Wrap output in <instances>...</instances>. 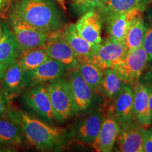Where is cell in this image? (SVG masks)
<instances>
[{
  "instance_id": "obj_25",
  "label": "cell",
  "mask_w": 152,
  "mask_h": 152,
  "mask_svg": "<svg viewBox=\"0 0 152 152\" xmlns=\"http://www.w3.org/2000/svg\"><path fill=\"white\" fill-rule=\"evenodd\" d=\"M145 24L143 12H140L134 16L123 43L128 51L134 50L143 46Z\"/></svg>"
},
{
  "instance_id": "obj_22",
  "label": "cell",
  "mask_w": 152,
  "mask_h": 152,
  "mask_svg": "<svg viewBox=\"0 0 152 152\" xmlns=\"http://www.w3.org/2000/svg\"><path fill=\"white\" fill-rule=\"evenodd\" d=\"M64 37L80 61L89 59L99 44H92L77 33L75 24H66L62 30Z\"/></svg>"
},
{
  "instance_id": "obj_10",
  "label": "cell",
  "mask_w": 152,
  "mask_h": 152,
  "mask_svg": "<svg viewBox=\"0 0 152 152\" xmlns=\"http://www.w3.org/2000/svg\"><path fill=\"white\" fill-rule=\"evenodd\" d=\"M62 30L50 34L44 48L49 58L61 63L68 70L73 69L77 67L79 59L64 37Z\"/></svg>"
},
{
  "instance_id": "obj_8",
  "label": "cell",
  "mask_w": 152,
  "mask_h": 152,
  "mask_svg": "<svg viewBox=\"0 0 152 152\" xmlns=\"http://www.w3.org/2000/svg\"><path fill=\"white\" fill-rule=\"evenodd\" d=\"M6 20L16 36L23 53L45 47L48 39L49 34L43 33L14 17L7 16Z\"/></svg>"
},
{
  "instance_id": "obj_15",
  "label": "cell",
  "mask_w": 152,
  "mask_h": 152,
  "mask_svg": "<svg viewBox=\"0 0 152 152\" xmlns=\"http://www.w3.org/2000/svg\"><path fill=\"white\" fill-rule=\"evenodd\" d=\"M133 87L126 83L122 93L114 103L110 106L112 113L121 128L134 121L133 115Z\"/></svg>"
},
{
  "instance_id": "obj_5",
  "label": "cell",
  "mask_w": 152,
  "mask_h": 152,
  "mask_svg": "<svg viewBox=\"0 0 152 152\" xmlns=\"http://www.w3.org/2000/svg\"><path fill=\"white\" fill-rule=\"evenodd\" d=\"M20 96L23 106L27 111L43 121L55 125L56 120L47 85H38L26 89Z\"/></svg>"
},
{
  "instance_id": "obj_33",
  "label": "cell",
  "mask_w": 152,
  "mask_h": 152,
  "mask_svg": "<svg viewBox=\"0 0 152 152\" xmlns=\"http://www.w3.org/2000/svg\"><path fill=\"white\" fill-rule=\"evenodd\" d=\"M9 67V66L4 64L2 63H0V80L3 77L6 71L7 70V68Z\"/></svg>"
},
{
  "instance_id": "obj_23",
  "label": "cell",
  "mask_w": 152,
  "mask_h": 152,
  "mask_svg": "<svg viewBox=\"0 0 152 152\" xmlns=\"http://www.w3.org/2000/svg\"><path fill=\"white\" fill-rule=\"evenodd\" d=\"M140 12L142 11L138 9H132L114 17L104 24L109 33V39L116 42L123 43L133 18Z\"/></svg>"
},
{
  "instance_id": "obj_9",
  "label": "cell",
  "mask_w": 152,
  "mask_h": 152,
  "mask_svg": "<svg viewBox=\"0 0 152 152\" xmlns=\"http://www.w3.org/2000/svg\"><path fill=\"white\" fill-rule=\"evenodd\" d=\"M67 71V68L61 63L49 58L38 67L25 72L26 90L35 85H47L62 78Z\"/></svg>"
},
{
  "instance_id": "obj_17",
  "label": "cell",
  "mask_w": 152,
  "mask_h": 152,
  "mask_svg": "<svg viewBox=\"0 0 152 152\" xmlns=\"http://www.w3.org/2000/svg\"><path fill=\"white\" fill-rule=\"evenodd\" d=\"M133 90L134 119L142 128L147 130L152 124L149 93L145 86L140 82L133 86Z\"/></svg>"
},
{
  "instance_id": "obj_18",
  "label": "cell",
  "mask_w": 152,
  "mask_h": 152,
  "mask_svg": "<svg viewBox=\"0 0 152 152\" xmlns=\"http://www.w3.org/2000/svg\"><path fill=\"white\" fill-rule=\"evenodd\" d=\"M24 144L20 127L9 118L0 116V151H17Z\"/></svg>"
},
{
  "instance_id": "obj_35",
  "label": "cell",
  "mask_w": 152,
  "mask_h": 152,
  "mask_svg": "<svg viewBox=\"0 0 152 152\" xmlns=\"http://www.w3.org/2000/svg\"><path fill=\"white\" fill-rule=\"evenodd\" d=\"M3 19H4V18H0V39H1V35H2V31H3L2 20H3Z\"/></svg>"
},
{
  "instance_id": "obj_12",
  "label": "cell",
  "mask_w": 152,
  "mask_h": 152,
  "mask_svg": "<svg viewBox=\"0 0 152 152\" xmlns=\"http://www.w3.org/2000/svg\"><path fill=\"white\" fill-rule=\"evenodd\" d=\"M120 132L121 128L109 106L106 109V116L102 123L99 135L92 147L96 151H112Z\"/></svg>"
},
{
  "instance_id": "obj_4",
  "label": "cell",
  "mask_w": 152,
  "mask_h": 152,
  "mask_svg": "<svg viewBox=\"0 0 152 152\" xmlns=\"http://www.w3.org/2000/svg\"><path fill=\"white\" fill-rule=\"evenodd\" d=\"M77 115L89 111L99 105H105L102 96L94 92L83 79L77 69H69L64 77Z\"/></svg>"
},
{
  "instance_id": "obj_26",
  "label": "cell",
  "mask_w": 152,
  "mask_h": 152,
  "mask_svg": "<svg viewBox=\"0 0 152 152\" xmlns=\"http://www.w3.org/2000/svg\"><path fill=\"white\" fill-rule=\"evenodd\" d=\"M49 58L44 47H39L23 54L18 61L20 67L26 72L38 67Z\"/></svg>"
},
{
  "instance_id": "obj_1",
  "label": "cell",
  "mask_w": 152,
  "mask_h": 152,
  "mask_svg": "<svg viewBox=\"0 0 152 152\" xmlns=\"http://www.w3.org/2000/svg\"><path fill=\"white\" fill-rule=\"evenodd\" d=\"M20 127L25 144L39 151H61L72 143L68 128L43 121L13 104L9 114Z\"/></svg>"
},
{
  "instance_id": "obj_7",
  "label": "cell",
  "mask_w": 152,
  "mask_h": 152,
  "mask_svg": "<svg viewBox=\"0 0 152 152\" xmlns=\"http://www.w3.org/2000/svg\"><path fill=\"white\" fill-rule=\"evenodd\" d=\"M56 122L64 123L75 116L73 100L64 78L47 85Z\"/></svg>"
},
{
  "instance_id": "obj_20",
  "label": "cell",
  "mask_w": 152,
  "mask_h": 152,
  "mask_svg": "<svg viewBox=\"0 0 152 152\" xmlns=\"http://www.w3.org/2000/svg\"><path fill=\"white\" fill-rule=\"evenodd\" d=\"M25 72L18 62L9 66L0 80V85L11 102L20 96L26 90Z\"/></svg>"
},
{
  "instance_id": "obj_3",
  "label": "cell",
  "mask_w": 152,
  "mask_h": 152,
  "mask_svg": "<svg viewBox=\"0 0 152 152\" xmlns=\"http://www.w3.org/2000/svg\"><path fill=\"white\" fill-rule=\"evenodd\" d=\"M106 106L99 105L77 115V118L68 128L72 143L92 147L106 116Z\"/></svg>"
},
{
  "instance_id": "obj_19",
  "label": "cell",
  "mask_w": 152,
  "mask_h": 152,
  "mask_svg": "<svg viewBox=\"0 0 152 152\" xmlns=\"http://www.w3.org/2000/svg\"><path fill=\"white\" fill-rule=\"evenodd\" d=\"M151 5L152 0H108L105 5L98 11L104 24H106L114 17L132 9H138L144 12Z\"/></svg>"
},
{
  "instance_id": "obj_27",
  "label": "cell",
  "mask_w": 152,
  "mask_h": 152,
  "mask_svg": "<svg viewBox=\"0 0 152 152\" xmlns=\"http://www.w3.org/2000/svg\"><path fill=\"white\" fill-rule=\"evenodd\" d=\"M145 33L143 47L149 57V67L152 69V5L145 10Z\"/></svg>"
},
{
  "instance_id": "obj_6",
  "label": "cell",
  "mask_w": 152,
  "mask_h": 152,
  "mask_svg": "<svg viewBox=\"0 0 152 152\" xmlns=\"http://www.w3.org/2000/svg\"><path fill=\"white\" fill-rule=\"evenodd\" d=\"M149 66V57L143 46L128 51L125 56L112 66L125 83L134 86Z\"/></svg>"
},
{
  "instance_id": "obj_34",
  "label": "cell",
  "mask_w": 152,
  "mask_h": 152,
  "mask_svg": "<svg viewBox=\"0 0 152 152\" xmlns=\"http://www.w3.org/2000/svg\"><path fill=\"white\" fill-rule=\"evenodd\" d=\"M57 3L59 4L61 7H62V9L64 10H66V3H65V0H55Z\"/></svg>"
},
{
  "instance_id": "obj_14",
  "label": "cell",
  "mask_w": 152,
  "mask_h": 152,
  "mask_svg": "<svg viewBox=\"0 0 152 152\" xmlns=\"http://www.w3.org/2000/svg\"><path fill=\"white\" fill-rule=\"evenodd\" d=\"M145 129L139 125L135 121L121 128L116 140L119 151L142 152L143 138Z\"/></svg>"
},
{
  "instance_id": "obj_11",
  "label": "cell",
  "mask_w": 152,
  "mask_h": 152,
  "mask_svg": "<svg viewBox=\"0 0 152 152\" xmlns=\"http://www.w3.org/2000/svg\"><path fill=\"white\" fill-rule=\"evenodd\" d=\"M128 52L124 43L113 42L108 38L99 44L89 59L104 71L122 59Z\"/></svg>"
},
{
  "instance_id": "obj_24",
  "label": "cell",
  "mask_w": 152,
  "mask_h": 152,
  "mask_svg": "<svg viewBox=\"0 0 152 152\" xmlns=\"http://www.w3.org/2000/svg\"><path fill=\"white\" fill-rule=\"evenodd\" d=\"M75 69L94 92L99 94L104 71L90 59L80 61Z\"/></svg>"
},
{
  "instance_id": "obj_13",
  "label": "cell",
  "mask_w": 152,
  "mask_h": 152,
  "mask_svg": "<svg viewBox=\"0 0 152 152\" xmlns=\"http://www.w3.org/2000/svg\"><path fill=\"white\" fill-rule=\"evenodd\" d=\"M104 23L98 10H90L80 16L75 24L76 30L81 37L92 44H100Z\"/></svg>"
},
{
  "instance_id": "obj_2",
  "label": "cell",
  "mask_w": 152,
  "mask_h": 152,
  "mask_svg": "<svg viewBox=\"0 0 152 152\" xmlns=\"http://www.w3.org/2000/svg\"><path fill=\"white\" fill-rule=\"evenodd\" d=\"M7 16L14 17L49 35L66 25L64 13L55 0H12Z\"/></svg>"
},
{
  "instance_id": "obj_32",
  "label": "cell",
  "mask_w": 152,
  "mask_h": 152,
  "mask_svg": "<svg viewBox=\"0 0 152 152\" xmlns=\"http://www.w3.org/2000/svg\"><path fill=\"white\" fill-rule=\"evenodd\" d=\"M12 0H0V18H7V13Z\"/></svg>"
},
{
  "instance_id": "obj_28",
  "label": "cell",
  "mask_w": 152,
  "mask_h": 152,
  "mask_svg": "<svg viewBox=\"0 0 152 152\" xmlns=\"http://www.w3.org/2000/svg\"><path fill=\"white\" fill-rule=\"evenodd\" d=\"M108 0H73L72 8L78 16L90 10H98L103 7Z\"/></svg>"
},
{
  "instance_id": "obj_29",
  "label": "cell",
  "mask_w": 152,
  "mask_h": 152,
  "mask_svg": "<svg viewBox=\"0 0 152 152\" xmlns=\"http://www.w3.org/2000/svg\"><path fill=\"white\" fill-rule=\"evenodd\" d=\"M13 105L0 85V116L9 118V114Z\"/></svg>"
},
{
  "instance_id": "obj_30",
  "label": "cell",
  "mask_w": 152,
  "mask_h": 152,
  "mask_svg": "<svg viewBox=\"0 0 152 152\" xmlns=\"http://www.w3.org/2000/svg\"><path fill=\"white\" fill-rule=\"evenodd\" d=\"M140 83L143 84L145 86L146 88L149 93V102H150V107H151V113L152 117V69L149 68L147 71H144L140 77Z\"/></svg>"
},
{
  "instance_id": "obj_21",
  "label": "cell",
  "mask_w": 152,
  "mask_h": 152,
  "mask_svg": "<svg viewBox=\"0 0 152 152\" xmlns=\"http://www.w3.org/2000/svg\"><path fill=\"white\" fill-rule=\"evenodd\" d=\"M125 85V81L113 68L104 70L99 94L106 106L108 102H111V105L114 103L124 90Z\"/></svg>"
},
{
  "instance_id": "obj_16",
  "label": "cell",
  "mask_w": 152,
  "mask_h": 152,
  "mask_svg": "<svg viewBox=\"0 0 152 152\" xmlns=\"http://www.w3.org/2000/svg\"><path fill=\"white\" fill-rule=\"evenodd\" d=\"M2 35L0 39V63L11 66L16 63L23 51L7 20H2Z\"/></svg>"
},
{
  "instance_id": "obj_31",
  "label": "cell",
  "mask_w": 152,
  "mask_h": 152,
  "mask_svg": "<svg viewBox=\"0 0 152 152\" xmlns=\"http://www.w3.org/2000/svg\"><path fill=\"white\" fill-rule=\"evenodd\" d=\"M142 148L144 152H152V128L144 131Z\"/></svg>"
}]
</instances>
